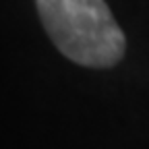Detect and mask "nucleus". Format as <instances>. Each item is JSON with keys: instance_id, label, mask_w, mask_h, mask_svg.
<instances>
[{"instance_id": "obj_1", "label": "nucleus", "mask_w": 149, "mask_h": 149, "mask_svg": "<svg viewBox=\"0 0 149 149\" xmlns=\"http://www.w3.org/2000/svg\"><path fill=\"white\" fill-rule=\"evenodd\" d=\"M50 40L72 62L108 68L122 60L124 33L104 0H35Z\"/></svg>"}]
</instances>
